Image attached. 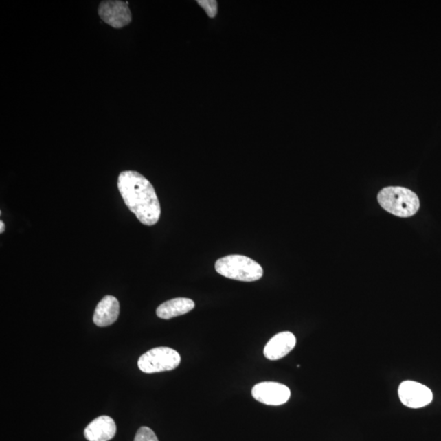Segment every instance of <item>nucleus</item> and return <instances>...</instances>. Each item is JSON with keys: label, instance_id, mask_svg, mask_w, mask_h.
Here are the masks:
<instances>
[{"label": "nucleus", "instance_id": "f257e3e1", "mask_svg": "<svg viewBox=\"0 0 441 441\" xmlns=\"http://www.w3.org/2000/svg\"><path fill=\"white\" fill-rule=\"evenodd\" d=\"M118 189L125 205L140 223L150 227L159 222L161 204L152 184L144 175L135 171L120 172Z\"/></svg>", "mask_w": 441, "mask_h": 441}, {"label": "nucleus", "instance_id": "f03ea898", "mask_svg": "<svg viewBox=\"0 0 441 441\" xmlns=\"http://www.w3.org/2000/svg\"><path fill=\"white\" fill-rule=\"evenodd\" d=\"M378 201L388 213L400 218L412 217L420 207L417 194L401 187L383 188L378 194Z\"/></svg>", "mask_w": 441, "mask_h": 441}, {"label": "nucleus", "instance_id": "7ed1b4c3", "mask_svg": "<svg viewBox=\"0 0 441 441\" xmlns=\"http://www.w3.org/2000/svg\"><path fill=\"white\" fill-rule=\"evenodd\" d=\"M215 269L220 275L228 279L253 282L263 275L262 267L256 261L243 255H228L219 258Z\"/></svg>", "mask_w": 441, "mask_h": 441}, {"label": "nucleus", "instance_id": "20e7f679", "mask_svg": "<svg viewBox=\"0 0 441 441\" xmlns=\"http://www.w3.org/2000/svg\"><path fill=\"white\" fill-rule=\"evenodd\" d=\"M180 363V354L175 350L159 347L142 354L137 361V365L145 374H155L174 370L179 367Z\"/></svg>", "mask_w": 441, "mask_h": 441}, {"label": "nucleus", "instance_id": "39448f33", "mask_svg": "<svg viewBox=\"0 0 441 441\" xmlns=\"http://www.w3.org/2000/svg\"><path fill=\"white\" fill-rule=\"evenodd\" d=\"M98 14L111 27L120 29L131 23L132 14L128 3L120 0H106L99 4Z\"/></svg>", "mask_w": 441, "mask_h": 441}, {"label": "nucleus", "instance_id": "423d86ee", "mask_svg": "<svg viewBox=\"0 0 441 441\" xmlns=\"http://www.w3.org/2000/svg\"><path fill=\"white\" fill-rule=\"evenodd\" d=\"M255 400L267 405L278 406L286 403L291 392L284 384L275 382H263L255 385L252 389Z\"/></svg>", "mask_w": 441, "mask_h": 441}, {"label": "nucleus", "instance_id": "0eeeda50", "mask_svg": "<svg viewBox=\"0 0 441 441\" xmlns=\"http://www.w3.org/2000/svg\"><path fill=\"white\" fill-rule=\"evenodd\" d=\"M398 393L402 404L412 409L425 407L433 400V394L429 388L414 381L402 383L398 389Z\"/></svg>", "mask_w": 441, "mask_h": 441}, {"label": "nucleus", "instance_id": "6e6552de", "mask_svg": "<svg viewBox=\"0 0 441 441\" xmlns=\"http://www.w3.org/2000/svg\"><path fill=\"white\" fill-rule=\"evenodd\" d=\"M296 343V337L291 332H281L268 341L263 353L268 360L278 361L287 356Z\"/></svg>", "mask_w": 441, "mask_h": 441}, {"label": "nucleus", "instance_id": "1a4fd4ad", "mask_svg": "<svg viewBox=\"0 0 441 441\" xmlns=\"http://www.w3.org/2000/svg\"><path fill=\"white\" fill-rule=\"evenodd\" d=\"M116 425L113 419L106 415L95 418L84 431L89 441H109L115 438Z\"/></svg>", "mask_w": 441, "mask_h": 441}, {"label": "nucleus", "instance_id": "9d476101", "mask_svg": "<svg viewBox=\"0 0 441 441\" xmlns=\"http://www.w3.org/2000/svg\"><path fill=\"white\" fill-rule=\"evenodd\" d=\"M120 302L117 298L107 295L99 302L93 315V322L98 327L113 324L119 317Z\"/></svg>", "mask_w": 441, "mask_h": 441}, {"label": "nucleus", "instance_id": "9b49d317", "mask_svg": "<svg viewBox=\"0 0 441 441\" xmlns=\"http://www.w3.org/2000/svg\"><path fill=\"white\" fill-rule=\"evenodd\" d=\"M194 301L190 298L177 297L163 302L158 306L157 315L159 318L170 319L190 313L194 308Z\"/></svg>", "mask_w": 441, "mask_h": 441}, {"label": "nucleus", "instance_id": "f8f14e48", "mask_svg": "<svg viewBox=\"0 0 441 441\" xmlns=\"http://www.w3.org/2000/svg\"><path fill=\"white\" fill-rule=\"evenodd\" d=\"M134 441H159L157 436L148 427H142L137 431Z\"/></svg>", "mask_w": 441, "mask_h": 441}, {"label": "nucleus", "instance_id": "ddd939ff", "mask_svg": "<svg viewBox=\"0 0 441 441\" xmlns=\"http://www.w3.org/2000/svg\"><path fill=\"white\" fill-rule=\"evenodd\" d=\"M199 5L203 8L210 19H214L218 14V2L217 1H198Z\"/></svg>", "mask_w": 441, "mask_h": 441}, {"label": "nucleus", "instance_id": "4468645a", "mask_svg": "<svg viewBox=\"0 0 441 441\" xmlns=\"http://www.w3.org/2000/svg\"><path fill=\"white\" fill-rule=\"evenodd\" d=\"M4 230H5V225H4L3 220L0 222V233H3Z\"/></svg>", "mask_w": 441, "mask_h": 441}]
</instances>
